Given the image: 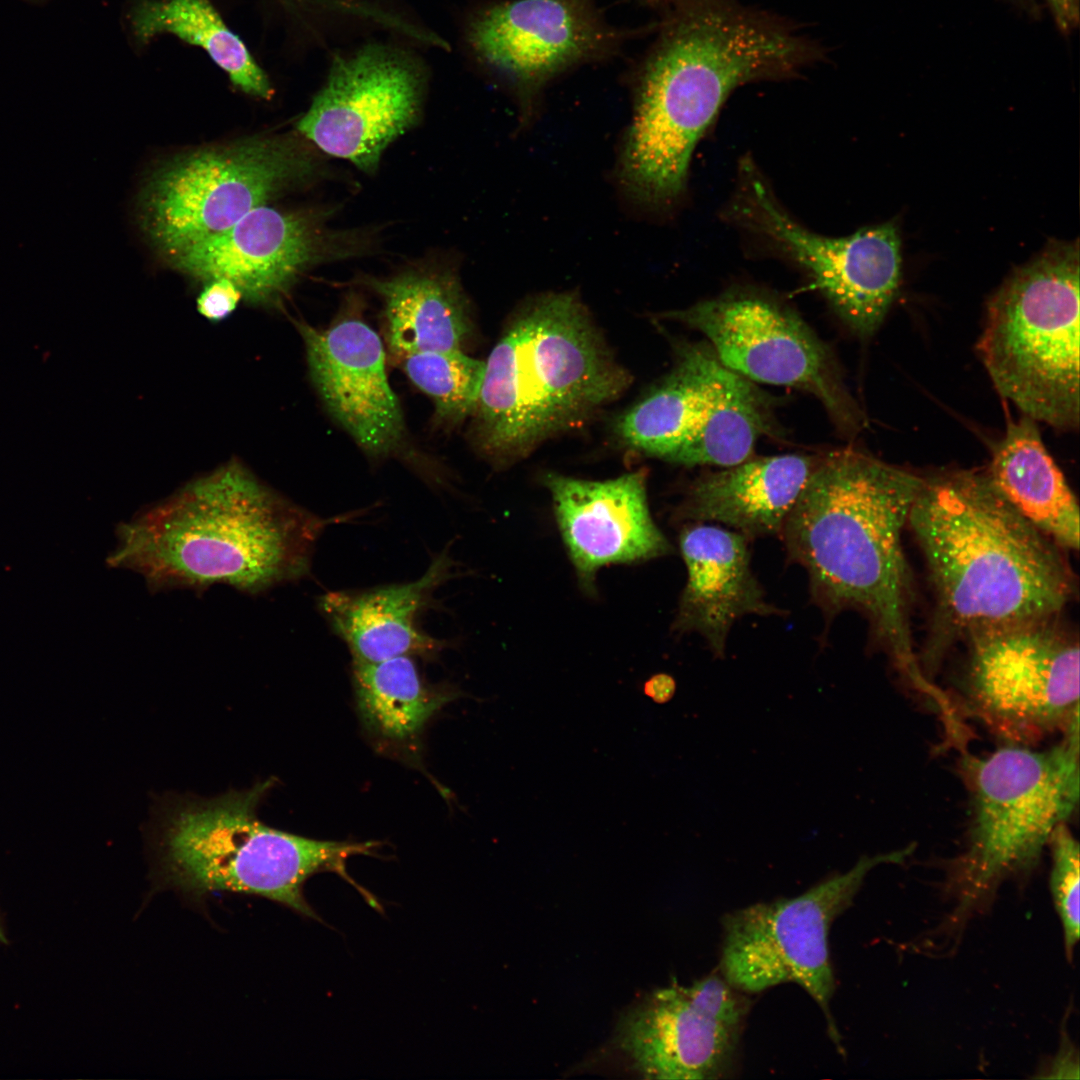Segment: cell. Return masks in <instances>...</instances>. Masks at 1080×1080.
<instances>
[{
    "instance_id": "3957f363",
    "label": "cell",
    "mask_w": 1080,
    "mask_h": 1080,
    "mask_svg": "<svg viewBox=\"0 0 1080 1080\" xmlns=\"http://www.w3.org/2000/svg\"><path fill=\"white\" fill-rule=\"evenodd\" d=\"M907 524L935 594L925 668L972 632L1057 618L1076 592L1064 549L1022 516L987 473L923 477Z\"/></svg>"
},
{
    "instance_id": "44dd1931",
    "label": "cell",
    "mask_w": 1080,
    "mask_h": 1080,
    "mask_svg": "<svg viewBox=\"0 0 1080 1080\" xmlns=\"http://www.w3.org/2000/svg\"><path fill=\"white\" fill-rule=\"evenodd\" d=\"M451 569L452 560L443 552L417 580L362 591L328 592L320 598L319 608L346 643L353 661L430 657L445 643L427 634L419 618L435 591L448 580Z\"/></svg>"
},
{
    "instance_id": "7402d4cb",
    "label": "cell",
    "mask_w": 1080,
    "mask_h": 1080,
    "mask_svg": "<svg viewBox=\"0 0 1080 1080\" xmlns=\"http://www.w3.org/2000/svg\"><path fill=\"white\" fill-rule=\"evenodd\" d=\"M817 458L784 454L747 459L704 474L689 487L676 515L691 522H717L749 540L779 535Z\"/></svg>"
},
{
    "instance_id": "83f0119b",
    "label": "cell",
    "mask_w": 1080,
    "mask_h": 1080,
    "mask_svg": "<svg viewBox=\"0 0 1080 1080\" xmlns=\"http://www.w3.org/2000/svg\"><path fill=\"white\" fill-rule=\"evenodd\" d=\"M131 19L140 40L173 34L205 50L241 91L265 100L272 97L266 73L208 0H144Z\"/></svg>"
},
{
    "instance_id": "ba28073f",
    "label": "cell",
    "mask_w": 1080,
    "mask_h": 1080,
    "mask_svg": "<svg viewBox=\"0 0 1080 1080\" xmlns=\"http://www.w3.org/2000/svg\"><path fill=\"white\" fill-rule=\"evenodd\" d=\"M1079 242L1050 240L990 297L977 352L999 394L1061 431L1079 426Z\"/></svg>"
},
{
    "instance_id": "d4e9b609",
    "label": "cell",
    "mask_w": 1080,
    "mask_h": 1080,
    "mask_svg": "<svg viewBox=\"0 0 1080 1080\" xmlns=\"http://www.w3.org/2000/svg\"><path fill=\"white\" fill-rule=\"evenodd\" d=\"M704 404L699 421L670 462L731 467L750 458L773 430L769 399L752 381L723 366L704 347Z\"/></svg>"
},
{
    "instance_id": "30bf717a",
    "label": "cell",
    "mask_w": 1080,
    "mask_h": 1080,
    "mask_svg": "<svg viewBox=\"0 0 1080 1080\" xmlns=\"http://www.w3.org/2000/svg\"><path fill=\"white\" fill-rule=\"evenodd\" d=\"M318 166L312 149L291 137L257 138L187 154L148 183L141 205L144 230L169 259L309 180Z\"/></svg>"
},
{
    "instance_id": "5bb4252c",
    "label": "cell",
    "mask_w": 1080,
    "mask_h": 1080,
    "mask_svg": "<svg viewBox=\"0 0 1080 1080\" xmlns=\"http://www.w3.org/2000/svg\"><path fill=\"white\" fill-rule=\"evenodd\" d=\"M427 72L408 51L372 42L337 57L297 131L311 145L373 174L383 152L422 114Z\"/></svg>"
},
{
    "instance_id": "484cf974",
    "label": "cell",
    "mask_w": 1080,
    "mask_h": 1080,
    "mask_svg": "<svg viewBox=\"0 0 1080 1080\" xmlns=\"http://www.w3.org/2000/svg\"><path fill=\"white\" fill-rule=\"evenodd\" d=\"M704 346L686 345L674 369L616 422L630 449L669 461L694 431L704 404Z\"/></svg>"
},
{
    "instance_id": "9c48e42d",
    "label": "cell",
    "mask_w": 1080,
    "mask_h": 1080,
    "mask_svg": "<svg viewBox=\"0 0 1080 1080\" xmlns=\"http://www.w3.org/2000/svg\"><path fill=\"white\" fill-rule=\"evenodd\" d=\"M914 849L910 844L861 856L848 871L835 873L797 896L758 902L726 913L721 920L719 972L748 994L784 983L797 984L818 1004L830 1038L842 1051L830 1008L835 992L828 948L830 928L853 904L872 869L903 863Z\"/></svg>"
},
{
    "instance_id": "4316f807",
    "label": "cell",
    "mask_w": 1080,
    "mask_h": 1080,
    "mask_svg": "<svg viewBox=\"0 0 1080 1080\" xmlns=\"http://www.w3.org/2000/svg\"><path fill=\"white\" fill-rule=\"evenodd\" d=\"M353 685L366 727L386 740L416 737L427 721L456 694L422 678L411 656L380 662L353 661Z\"/></svg>"
},
{
    "instance_id": "7c38bea8",
    "label": "cell",
    "mask_w": 1080,
    "mask_h": 1080,
    "mask_svg": "<svg viewBox=\"0 0 1080 1080\" xmlns=\"http://www.w3.org/2000/svg\"><path fill=\"white\" fill-rule=\"evenodd\" d=\"M728 215L798 264L858 336H872L893 303L901 276V241L894 223L828 237L802 226L779 204L751 161L740 167Z\"/></svg>"
},
{
    "instance_id": "6da1fadb",
    "label": "cell",
    "mask_w": 1080,
    "mask_h": 1080,
    "mask_svg": "<svg viewBox=\"0 0 1080 1080\" xmlns=\"http://www.w3.org/2000/svg\"><path fill=\"white\" fill-rule=\"evenodd\" d=\"M640 76L620 177L650 207L673 204L692 153L737 88L791 79L825 49L792 21L739 0H672Z\"/></svg>"
},
{
    "instance_id": "277c9868",
    "label": "cell",
    "mask_w": 1080,
    "mask_h": 1080,
    "mask_svg": "<svg viewBox=\"0 0 1080 1080\" xmlns=\"http://www.w3.org/2000/svg\"><path fill=\"white\" fill-rule=\"evenodd\" d=\"M330 522L230 461L121 523L108 562L154 592L222 584L256 595L306 575Z\"/></svg>"
},
{
    "instance_id": "1f68e13d",
    "label": "cell",
    "mask_w": 1080,
    "mask_h": 1080,
    "mask_svg": "<svg viewBox=\"0 0 1080 1080\" xmlns=\"http://www.w3.org/2000/svg\"><path fill=\"white\" fill-rule=\"evenodd\" d=\"M1061 1041V1046L1057 1055L1053 1059L1049 1068L1045 1072H1048L1042 1078H1057V1079H1078L1079 1078V1061L1075 1048L1072 1042L1066 1035Z\"/></svg>"
},
{
    "instance_id": "2e32d148",
    "label": "cell",
    "mask_w": 1080,
    "mask_h": 1080,
    "mask_svg": "<svg viewBox=\"0 0 1080 1080\" xmlns=\"http://www.w3.org/2000/svg\"><path fill=\"white\" fill-rule=\"evenodd\" d=\"M752 1002L716 970L690 986L657 989L629 1012L622 1048L646 1079L729 1076Z\"/></svg>"
},
{
    "instance_id": "4dcf8cb0",
    "label": "cell",
    "mask_w": 1080,
    "mask_h": 1080,
    "mask_svg": "<svg viewBox=\"0 0 1080 1080\" xmlns=\"http://www.w3.org/2000/svg\"><path fill=\"white\" fill-rule=\"evenodd\" d=\"M243 299L240 290L229 280L213 279L205 282L196 304L198 312L210 321L228 317Z\"/></svg>"
},
{
    "instance_id": "4fadbf2b",
    "label": "cell",
    "mask_w": 1080,
    "mask_h": 1080,
    "mask_svg": "<svg viewBox=\"0 0 1080 1080\" xmlns=\"http://www.w3.org/2000/svg\"><path fill=\"white\" fill-rule=\"evenodd\" d=\"M663 317L699 331L723 366L750 381L811 394L844 435L855 436L865 426L831 352L797 314L777 301L735 291Z\"/></svg>"
},
{
    "instance_id": "f1b7e54d",
    "label": "cell",
    "mask_w": 1080,
    "mask_h": 1080,
    "mask_svg": "<svg viewBox=\"0 0 1080 1080\" xmlns=\"http://www.w3.org/2000/svg\"><path fill=\"white\" fill-rule=\"evenodd\" d=\"M399 362L409 380L432 400L438 425L454 428L472 416L485 361L464 351H431L410 354Z\"/></svg>"
},
{
    "instance_id": "cb8c5ba5",
    "label": "cell",
    "mask_w": 1080,
    "mask_h": 1080,
    "mask_svg": "<svg viewBox=\"0 0 1080 1080\" xmlns=\"http://www.w3.org/2000/svg\"><path fill=\"white\" fill-rule=\"evenodd\" d=\"M1036 421L1009 422L987 475L1003 497L1063 549L1079 548V506L1047 451Z\"/></svg>"
},
{
    "instance_id": "52a82bcc",
    "label": "cell",
    "mask_w": 1080,
    "mask_h": 1080,
    "mask_svg": "<svg viewBox=\"0 0 1080 1080\" xmlns=\"http://www.w3.org/2000/svg\"><path fill=\"white\" fill-rule=\"evenodd\" d=\"M961 767L971 820L948 877L958 923L988 906L1005 881L1030 873L1076 810L1079 727L1050 749L1007 744L983 757L966 754Z\"/></svg>"
},
{
    "instance_id": "8fae6325",
    "label": "cell",
    "mask_w": 1080,
    "mask_h": 1080,
    "mask_svg": "<svg viewBox=\"0 0 1080 1080\" xmlns=\"http://www.w3.org/2000/svg\"><path fill=\"white\" fill-rule=\"evenodd\" d=\"M969 711L1008 744L1079 727V644L1056 618L969 634Z\"/></svg>"
},
{
    "instance_id": "e0dca14e",
    "label": "cell",
    "mask_w": 1080,
    "mask_h": 1080,
    "mask_svg": "<svg viewBox=\"0 0 1080 1080\" xmlns=\"http://www.w3.org/2000/svg\"><path fill=\"white\" fill-rule=\"evenodd\" d=\"M352 298L327 328L303 321L295 326L303 340L311 380L330 415L371 458L410 461L408 431L385 368L378 334Z\"/></svg>"
},
{
    "instance_id": "e575fe53",
    "label": "cell",
    "mask_w": 1080,
    "mask_h": 1080,
    "mask_svg": "<svg viewBox=\"0 0 1080 1080\" xmlns=\"http://www.w3.org/2000/svg\"><path fill=\"white\" fill-rule=\"evenodd\" d=\"M0 941L1 942H6L5 934H4V931L2 929L1 924H0Z\"/></svg>"
},
{
    "instance_id": "603a6c76",
    "label": "cell",
    "mask_w": 1080,
    "mask_h": 1080,
    "mask_svg": "<svg viewBox=\"0 0 1080 1080\" xmlns=\"http://www.w3.org/2000/svg\"><path fill=\"white\" fill-rule=\"evenodd\" d=\"M382 301L385 340L394 360L414 353L464 351L470 306L449 268L422 264L389 277L361 279Z\"/></svg>"
},
{
    "instance_id": "8992f818",
    "label": "cell",
    "mask_w": 1080,
    "mask_h": 1080,
    "mask_svg": "<svg viewBox=\"0 0 1080 1080\" xmlns=\"http://www.w3.org/2000/svg\"><path fill=\"white\" fill-rule=\"evenodd\" d=\"M271 780L209 799H179L161 818L156 865L163 885L185 894H251L321 921L307 902L305 882L335 872L369 892L345 870L353 855H374L376 842L325 841L275 829L260 820L258 806Z\"/></svg>"
},
{
    "instance_id": "d6a6232c",
    "label": "cell",
    "mask_w": 1080,
    "mask_h": 1080,
    "mask_svg": "<svg viewBox=\"0 0 1080 1080\" xmlns=\"http://www.w3.org/2000/svg\"><path fill=\"white\" fill-rule=\"evenodd\" d=\"M644 694L657 704L669 702L676 692V681L667 673H657L643 685Z\"/></svg>"
},
{
    "instance_id": "5b68a950",
    "label": "cell",
    "mask_w": 1080,
    "mask_h": 1080,
    "mask_svg": "<svg viewBox=\"0 0 1080 1080\" xmlns=\"http://www.w3.org/2000/svg\"><path fill=\"white\" fill-rule=\"evenodd\" d=\"M629 376L569 293L526 305L485 361L473 441L495 463L528 453L617 398Z\"/></svg>"
},
{
    "instance_id": "ac0fdd59",
    "label": "cell",
    "mask_w": 1080,
    "mask_h": 1080,
    "mask_svg": "<svg viewBox=\"0 0 1080 1080\" xmlns=\"http://www.w3.org/2000/svg\"><path fill=\"white\" fill-rule=\"evenodd\" d=\"M474 53L514 85L531 90L600 53L609 33L589 0H509L473 18Z\"/></svg>"
},
{
    "instance_id": "9a60e30c",
    "label": "cell",
    "mask_w": 1080,
    "mask_h": 1080,
    "mask_svg": "<svg viewBox=\"0 0 1080 1080\" xmlns=\"http://www.w3.org/2000/svg\"><path fill=\"white\" fill-rule=\"evenodd\" d=\"M328 217L322 210L285 212L262 205L168 260L203 282L229 280L251 304L278 305L309 268L369 248L363 233L334 230Z\"/></svg>"
},
{
    "instance_id": "ffe728a7",
    "label": "cell",
    "mask_w": 1080,
    "mask_h": 1080,
    "mask_svg": "<svg viewBox=\"0 0 1080 1080\" xmlns=\"http://www.w3.org/2000/svg\"><path fill=\"white\" fill-rule=\"evenodd\" d=\"M749 539L719 526L693 522L679 535L687 570L673 630L698 633L724 658L731 627L745 615L785 616L768 602L750 566Z\"/></svg>"
},
{
    "instance_id": "d6986e66",
    "label": "cell",
    "mask_w": 1080,
    "mask_h": 1080,
    "mask_svg": "<svg viewBox=\"0 0 1080 1080\" xmlns=\"http://www.w3.org/2000/svg\"><path fill=\"white\" fill-rule=\"evenodd\" d=\"M543 482L586 592H595L596 574L607 565L646 561L673 550L651 517L644 473L605 481L548 473Z\"/></svg>"
},
{
    "instance_id": "836d02e7",
    "label": "cell",
    "mask_w": 1080,
    "mask_h": 1080,
    "mask_svg": "<svg viewBox=\"0 0 1080 1080\" xmlns=\"http://www.w3.org/2000/svg\"><path fill=\"white\" fill-rule=\"evenodd\" d=\"M1050 9L1057 25L1062 30H1068L1077 24L1079 16V0H1044Z\"/></svg>"
},
{
    "instance_id": "f546056e",
    "label": "cell",
    "mask_w": 1080,
    "mask_h": 1080,
    "mask_svg": "<svg viewBox=\"0 0 1080 1080\" xmlns=\"http://www.w3.org/2000/svg\"><path fill=\"white\" fill-rule=\"evenodd\" d=\"M1052 865L1049 888L1060 919L1065 953L1073 960L1080 930L1079 843L1067 823L1056 827L1048 842Z\"/></svg>"
},
{
    "instance_id": "d590c367",
    "label": "cell",
    "mask_w": 1080,
    "mask_h": 1080,
    "mask_svg": "<svg viewBox=\"0 0 1080 1080\" xmlns=\"http://www.w3.org/2000/svg\"><path fill=\"white\" fill-rule=\"evenodd\" d=\"M653 1L654 2H667V1H672V0H653Z\"/></svg>"
},
{
    "instance_id": "7a4b0ae2",
    "label": "cell",
    "mask_w": 1080,
    "mask_h": 1080,
    "mask_svg": "<svg viewBox=\"0 0 1080 1080\" xmlns=\"http://www.w3.org/2000/svg\"><path fill=\"white\" fill-rule=\"evenodd\" d=\"M923 477L856 449L817 462L780 536L807 572L828 620L844 610L867 619L874 640L903 677L928 695L933 683L914 652L911 582L902 533Z\"/></svg>"
}]
</instances>
